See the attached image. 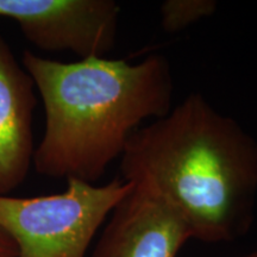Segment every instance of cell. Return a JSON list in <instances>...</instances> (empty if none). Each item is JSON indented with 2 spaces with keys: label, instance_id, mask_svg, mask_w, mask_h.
<instances>
[{
  "label": "cell",
  "instance_id": "1",
  "mask_svg": "<svg viewBox=\"0 0 257 257\" xmlns=\"http://www.w3.org/2000/svg\"><path fill=\"white\" fill-rule=\"evenodd\" d=\"M120 173L156 191L192 239L231 243L252 227L257 141L200 93L138 128L120 157Z\"/></svg>",
  "mask_w": 257,
  "mask_h": 257
},
{
  "label": "cell",
  "instance_id": "2",
  "mask_svg": "<svg viewBox=\"0 0 257 257\" xmlns=\"http://www.w3.org/2000/svg\"><path fill=\"white\" fill-rule=\"evenodd\" d=\"M22 64L44 106L46 127L32 165L46 178L95 184L144 120L172 110L174 81L160 54L137 63L107 57L62 62L25 50Z\"/></svg>",
  "mask_w": 257,
  "mask_h": 257
},
{
  "label": "cell",
  "instance_id": "3",
  "mask_svg": "<svg viewBox=\"0 0 257 257\" xmlns=\"http://www.w3.org/2000/svg\"><path fill=\"white\" fill-rule=\"evenodd\" d=\"M66 181L57 194L0 195V227L15 242L16 257H86L99 227L134 188L121 178L101 186Z\"/></svg>",
  "mask_w": 257,
  "mask_h": 257
},
{
  "label": "cell",
  "instance_id": "4",
  "mask_svg": "<svg viewBox=\"0 0 257 257\" xmlns=\"http://www.w3.org/2000/svg\"><path fill=\"white\" fill-rule=\"evenodd\" d=\"M0 17L15 21L41 50L105 57L115 46L120 6L113 0H0Z\"/></svg>",
  "mask_w": 257,
  "mask_h": 257
},
{
  "label": "cell",
  "instance_id": "5",
  "mask_svg": "<svg viewBox=\"0 0 257 257\" xmlns=\"http://www.w3.org/2000/svg\"><path fill=\"white\" fill-rule=\"evenodd\" d=\"M108 217L91 257H176L192 239L184 220L146 184H135Z\"/></svg>",
  "mask_w": 257,
  "mask_h": 257
},
{
  "label": "cell",
  "instance_id": "6",
  "mask_svg": "<svg viewBox=\"0 0 257 257\" xmlns=\"http://www.w3.org/2000/svg\"><path fill=\"white\" fill-rule=\"evenodd\" d=\"M35 89L34 80L0 35V195H10L23 184L34 163Z\"/></svg>",
  "mask_w": 257,
  "mask_h": 257
},
{
  "label": "cell",
  "instance_id": "7",
  "mask_svg": "<svg viewBox=\"0 0 257 257\" xmlns=\"http://www.w3.org/2000/svg\"><path fill=\"white\" fill-rule=\"evenodd\" d=\"M216 0H166L160 6L161 27L176 34L216 14Z\"/></svg>",
  "mask_w": 257,
  "mask_h": 257
},
{
  "label": "cell",
  "instance_id": "8",
  "mask_svg": "<svg viewBox=\"0 0 257 257\" xmlns=\"http://www.w3.org/2000/svg\"><path fill=\"white\" fill-rule=\"evenodd\" d=\"M17 248L11 237L0 227V257H16Z\"/></svg>",
  "mask_w": 257,
  "mask_h": 257
},
{
  "label": "cell",
  "instance_id": "9",
  "mask_svg": "<svg viewBox=\"0 0 257 257\" xmlns=\"http://www.w3.org/2000/svg\"><path fill=\"white\" fill-rule=\"evenodd\" d=\"M238 257H257V249L252 250V251H250L248 253H244V255L238 256Z\"/></svg>",
  "mask_w": 257,
  "mask_h": 257
}]
</instances>
